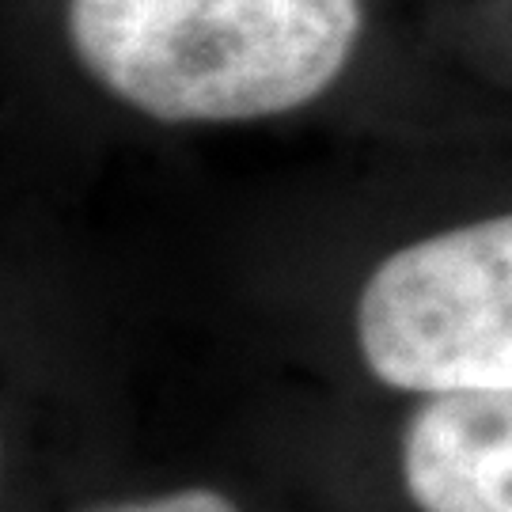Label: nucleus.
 <instances>
[{
  "instance_id": "f257e3e1",
  "label": "nucleus",
  "mask_w": 512,
  "mask_h": 512,
  "mask_svg": "<svg viewBox=\"0 0 512 512\" xmlns=\"http://www.w3.org/2000/svg\"><path fill=\"white\" fill-rule=\"evenodd\" d=\"M76 69L164 126L266 122L353 69L368 0H61Z\"/></svg>"
},
{
  "instance_id": "f03ea898",
  "label": "nucleus",
  "mask_w": 512,
  "mask_h": 512,
  "mask_svg": "<svg viewBox=\"0 0 512 512\" xmlns=\"http://www.w3.org/2000/svg\"><path fill=\"white\" fill-rule=\"evenodd\" d=\"M357 346L399 391L512 387V213L387 255L357 300Z\"/></svg>"
},
{
  "instance_id": "7ed1b4c3",
  "label": "nucleus",
  "mask_w": 512,
  "mask_h": 512,
  "mask_svg": "<svg viewBox=\"0 0 512 512\" xmlns=\"http://www.w3.org/2000/svg\"><path fill=\"white\" fill-rule=\"evenodd\" d=\"M421 512H512V387L433 395L403 437Z\"/></svg>"
},
{
  "instance_id": "20e7f679",
  "label": "nucleus",
  "mask_w": 512,
  "mask_h": 512,
  "mask_svg": "<svg viewBox=\"0 0 512 512\" xmlns=\"http://www.w3.org/2000/svg\"><path fill=\"white\" fill-rule=\"evenodd\" d=\"M92 512H239L232 501L217 490H175L164 497H145V501H122L107 509Z\"/></svg>"
}]
</instances>
